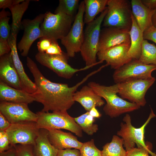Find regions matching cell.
<instances>
[{
    "mask_svg": "<svg viewBox=\"0 0 156 156\" xmlns=\"http://www.w3.org/2000/svg\"><path fill=\"white\" fill-rule=\"evenodd\" d=\"M26 61L37 88L36 91L31 94L36 101L43 105L41 111L43 112H67L75 103L73 95L78 88L90 77L99 72L97 70L91 72L80 81L70 87L67 84L53 82L47 79L29 57H27Z\"/></svg>",
    "mask_w": 156,
    "mask_h": 156,
    "instance_id": "obj_1",
    "label": "cell"
},
{
    "mask_svg": "<svg viewBox=\"0 0 156 156\" xmlns=\"http://www.w3.org/2000/svg\"><path fill=\"white\" fill-rule=\"evenodd\" d=\"M88 86L92 88L98 95L104 98L106 104L103 108L105 114L111 118L139 109L140 107L136 104L129 102L119 97L117 84L106 86L91 81Z\"/></svg>",
    "mask_w": 156,
    "mask_h": 156,
    "instance_id": "obj_2",
    "label": "cell"
},
{
    "mask_svg": "<svg viewBox=\"0 0 156 156\" xmlns=\"http://www.w3.org/2000/svg\"><path fill=\"white\" fill-rule=\"evenodd\" d=\"M107 12L106 7L99 16L87 24L84 32L83 43L80 52L86 66L96 65L103 62L96 61L101 26Z\"/></svg>",
    "mask_w": 156,
    "mask_h": 156,
    "instance_id": "obj_3",
    "label": "cell"
},
{
    "mask_svg": "<svg viewBox=\"0 0 156 156\" xmlns=\"http://www.w3.org/2000/svg\"><path fill=\"white\" fill-rule=\"evenodd\" d=\"M107 6V12L103 26L130 31L132 24L131 2L127 0H108Z\"/></svg>",
    "mask_w": 156,
    "mask_h": 156,
    "instance_id": "obj_4",
    "label": "cell"
},
{
    "mask_svg": "<svg viewBox=\"0 0 156 156\" xmlns=\"http://www.w3.org/2000/svg\"><path fill=\"white\" fill-rule=\"evenodd\" d=\"M36 123L40 129L47 130L64 129L74 133L77 136H82V130L75 122L74 118L67 112H37Z\"/></svg>",
    "mask_w": 156,
    "mask_h": 156,
    "instance_id": "obj_5",
    "label": "cell"
},
{
    "mask_svg": "<svg viewBox=\"0 0 156 156\" xmlns=\"http://www.w3.org/2000/svg\"><path fill=\"white\" fill-rule=\"evenodd\" d=\"M73 17L63 13L53 14L50 11L47 12L40 25L43 37L57 41L61 40L69 32Z\"/></svg>",
    "mask_w": 156,
    "mask_h": 156,
    "instance_id": "obj_6",
    "label": "cell"
},
{
    "mask_svg": "<svg viewBox=\"0 0 156 156\" xmlns=\"http://www.w3.org/2000/svg\"><path fill=\"white\" fill-rule=\"evenodd\" d=\"M149 117L145 122L140 127L136 128L133 126L131 123V116L126 114L123 120L125 122H121L120 129L117 131V135L120 136L124 142L123 145L125 150L127 151L135 147V144L137 147H144L151 150L144 141L145 129L151 120L156 117L152 109Z\"/></svg>",
    "mask_w": 156,
    "mask_h": 156,
    "instance_id": "obj_7",
    "label": "cell"
},
{
    "mask_svg": "<svg viewBox=\"0 0 156 156\" xmlns=\"http://www.w3.org/2000/svg\"><path fill=\"white\" fill-rule=\"evenodd\" d=\"M155 78L133 79L125 81L117 84L118 94L123 99H126L131 102L141 106L146 103V94L154 83Z\"/></svg>",
    "mask_w": 156,
    "mask_h": 156,
    "instance_id": "obj_8",
    "label": "cell"
},
{
    "mask_svg": "<svg viewBox=\"0 0 156 156\" xmlns=\"http://www.w3.org/2000/svg\"><path fill=\"white\" fill-rule=\"evenodd\" d=\"M84 1L79 4L71 27L68 34L61 40V44L65 47L69 57H74L76 53L80 52L84 37Z\"/></svg>",
    "mask_w": 156,
    "mask_h": 156,
    "instance_id": "obj_9",
    "label": "cell"
},
{
    "mask_svg": "<svg viewBox=\"0 0 156 156\" xmlns=\"http://www.w3.org/2000/svg\"><path fill=\"white\" fill-rule=\"evenodd\" d=\"M69 57L64 52L59 55H50L38 52L36 60L40 64L53 70L59 76L66 79L71 78L77 72L87 70L94 66H86L80 69L74 68L68 63Z\"/></svg>",
    "mask_w": 156,
    "mask_h": 156,
    "instance_id": "obj_10",
    "label": "cell"
},
{
    "mask_svg": "<svg viewBox=\"0 0 156 156\" xmlns=\"http://www.w3.org/2000/svg\"><path fill=\"white\" fill-rule=\"evenodd\" d=\"M156 70V66L147 65L139 60L132 59L118 69L116 70L113 78L116 83L133 79H146L153 77L151 73Z\"/></svg>",
    "mask_w": 156,
    "mask_h": 156,
    "instance_id": "obj_11",
    "label": "cell"
},
{
    "mask_svg": "<svg viewBox=\"0 0 156 156\" xmlns=\"http://www.w3.org/2000/svg\"><path fill=\"white\" fill-rule=\"evenodd\" d=\"M40 129L36 122H26L11 124L6 130L10 145L34 146Z\"/></svg>",
    "mask_w": 156,
    "mask_h": 156,
    "instance_id": "obj_12",
    "label": "cell"
},
{
    "mask_svg": "<svg viewBox=\"0 0 156 156\" xmlns=\"http://www.w3.org/2000/svg\"><path fill=\"white\" fill-rule=\"evenodd\" d=\"M44 17V14H40L33 19H24L22 21L21 29L24 30L23 34L17 45L22 56H27L34 42L43 37L40 25Z\"/></svg>",
    "mask_w": 156,
    "mask_h": 156,
    "instance_id": "obj_13",
    "label": "cell"
},
{
    "mask_svg": "<svg viewBox=\"0 0 156 156\" xmlns=\"http://www.w3.org/2000/svg\"><path fill=\"white\" fill-rule=\"evenodd\" d=\"M0 112L11 124L26 122H36L38 115L31 111L28 104L0 102Z\"/></svg>",
    "mask_w": 156,
    "mask_h": 156,
    "instance_id": "obj_14",
    "label": "cell"
},
{
    "mask_svg": "<svg viewBox=\"0 0 156 156\" xmlns=\"http://www.w3.org/2000/svg\"><path fill=\"white\" fill-rule=\"evenodd\" d=\"M130 45L122 44L99 51L97 54L98 59L99 61H105L112 68L118 69L132 59L128 54Z\"/></svg>",
    "mask_w": 156,
    "mask_h": 156,
    "instance_id": "obj_15",
    "label": "cell"
},
{
    "mask_svg": "<svg viewBox=\"0 0 156 156\" xmlns=\"http://www.w3.org/2000/svg\"><path fill=\"white\" fill-rule=\"evenodd\" d=\"M129 31L115 27H106L101 30L99 52L122 44H130Z\"/></svg>",
    "mask_w": 156,
    "mask_h": 156,
    "instance_id": "obj_16",
    "label": "cell"
},
{
    "mask_svg": "<svg viewBox=\"0 0 156 156\" xmlns=\"http://www.w3.org/2000/svg\"><path fill=\"white\" fill-rule=\"evenodd\" d=\"M17 36L10 34L8 40L11 48L12 56L14 64L19 76L22 90L30 94L34 93L37 88L33 82L26 73L22 63L19 58L17 51Z\"/></svg>",
    "mask_w": 156,
    "mask_h": 156,
    "instance_id": "obj_17",
    "label": "cell"
},
{
    "mask_svg": "<svg viewBox=\"0 0 156 156\" xmlns=\"http://www.w3.org/2000/svg\"><path fill=\"white\" fill-rule=\"evenodd\" d=\"M0 79L11 87L23 90L11 52L0 57Z\"/></svg>",
    "mask_w": 156,
    "mask_h": 156,
    "instance_id": "obj_18",
    "label": "cell"
},
{
    "mask_svg": "<svg viewBox=\"0 0 156 156\" xmlns=\"http://www.w3.org/2000/svg\"><path fill=\"white\" fill-rule=\"evenodd\" d=\"M48 130L49 141L58 150L72 148L80 150L83 144L70 133L64 132L60 129Z\"/></svg>",
    "mask_w": 156,
    "mask_h": 156,
    "instance_id": "obj_19",
    "label": "cell"
},
{
    "mask_svg": "<svg viewBox=\"0 0 156 156\" xmlns=\"http://www.w3.org/2000/svg\"><path fill=\"white\" fill-rule=\"evenodd\" d=\"M0 101L28 105L36 100L31 94L11 87L0 81Z\"/></svg>",
    "mask_w": 156,
    "mask_h": 156,
    "instance_id": "obj_20",
    "label": "cell"
},
{
    "mask_svg": "<svg viewBox=\"0 0 156 156\" xmlns=\"http://www.w3.org/2000/svg\"><path fill=\"white\" fill-rule=\"evenodd\" d=\"M73 99L80 103L87 112L94 107H100L105 104L102 98L88 85L83 86L80 90L76 91Z\"/></svg>",
    "mask_w": 156,
    "mask_h": 156,
    "instance_id": "obj_21",
    "label": "cell"
},
{
    "mask_svg": "<svg viewBox=\"0 0 156 156\" xmlns=\"http://www.w3.org/2000/svg\"><path fill=\"white\" fill-rule=\"evenodd\" d=\"M131 3L132 14L139 27L143 32L153 25L152 18L154 10L148 8L142 3L141 0H132Z\"/></svg>",
    "mask_w": 156,
    "mask_h": 156,
    "instance_id": "obj_22",
    "label": "cell"
},
{
    "mask_svg": "<svg viewBox=\"0 0 156 156\" xmlns=\"http://www.w3.org/2000/svg\"><path fill=\"white\" fill-rule=\"evenodd\" d=\"M131 17L132 24L129 31L131 43L128 54L132 59L139 60L141 55L142 45L144 40L143 32L138 25L133 14Z\"/></svg>",
    "mask_w": 156,
    "mask_h": 156,
    "instance_id": "obj_23",
    "label": "cell"
},
{
    "mask_svg": "<svg viewBox=\"0 0 156 156\" xmlns=\"http://www.w3.org/2000/svg\"><path fill=\"white\" fill-rule=\"evenodd\" d=\"M47 130L40 129L33 146L35 156H56L58 150L51 144L48 137Z\"/></svg>",
    "mask_w": 156,
    "mask_h": 156,
    "instance_id": "obj_24",
    "label": "cell"
},
{
    "mask_svg": "<svg viewBox=\"0 0 156 156\" xmlns=\"http://www.w3.org/2000/svg\"><path fill=\"white\" fill-rule=\"evenodd\" d=\"M30 0H24L21 3L12 5L9 8L12 16L10 34L17 36L21 29L22 17L28 8Z\"/></svg>",
    "mask_w": 156,
    "mask_h": 156,
    "instance_id": "obj_25",
    "label": "cell"
},
{
    "mask_svg": "<svg viewBox=\"0 0 156 156\" xmlns=\"http://www.w3.org/2000/svg\"><path fill=\"white\" fill-rule=\"evenodd\" d=\"M108 0H84V23L92 21L96 16L106 8Z\"/></svg>",
    "mask_w": 156,
    "mask_h": 156,
    "instance_id": "obj_26",
    "label": "cell"
},
{
    "mask_svg": "<svg viewBox=\"0 0 156 156\" xmlns=\"http://www.w3.org/2000/svg\"><path fill=\"white\" fill-rule=\"evenodd\" d=\"M123 144L122 138L114 135L111 141L103 146L102 156H127V152L123 147Z\"/></svg>",
    "mask_w": 156,
    "mask_h": 156,
    "instance_id": "obj_27",
    "label": "cell"
},
{
    "mask_svg": "<svg viewBox=\"0 0 156 156\" xmlns=\"http://www.w3.org/2000/svg\"><path fill=\"white\" fill-rule=\"evenodd\" d=\"M74 119L82 131L88 135H92L98 129V125L94 123L95 118L89 114V112L74 118Z\"/></svg>",
    "mask_w": 156,
    "mask_h": 156,
    "instance_id": "obj_28",
    "label": "cell"
},
{
    "mask_svg": "<svg viewBox=\"0 0 156 156\" xmlns=\"http://www.w3.org/2000/svg\"><path fill=\"white\" fill-rule=\"evenodd\" d=\"M139 60L144 64L156 66V46L144 40L141 55Z\"/></svg>",
    "mask_w": 156,
    "mask_h": 156,
    "instance_id": "obj_29",
    "label": "cell"
},
{
    "mask_svg": "<svg viewBox=\"0 0 156 156\" xmlns=\"http://www.w3.org/2000/svg\"><path fill=\"white\" fill-rule=\"evenodd\" d=\"M79 0H60L54 14L62 13L73 16L79 7Z\"/></svg>",
    "mask_w": 156,
    "mask_h": 156,
    "instance_id": "obj_30",
    "label": "cell"
},
{
    "mask_svg": "<svg viewBox=\"0 0 156 156\" xmlns=\"http://www.w3.org/2000/svg\"><path fill=\"white\" fill-rule=\"evenodd\" d=\"M10 12L3 9L0 12V38L8 40L10 35L11 27L9 24Z\"/></svg>",
    "mask_w": 156,
    "mask_h": 156,
    "instance_id": "obj_31",
    "label": "cell"
},
{
    "mask_svg": "<svg viewBox=\"0 0 156 156\" xmlns=\"http://www.w3.org/2000/svg\"><path fill=\"white\" fill-rule=\"evenodd\" d=\"M79 151L80 156H102V151L95 146L93 139L83 143Z\"/></svg>",
    "mask_w": 156,
    "mask_h": 156,
    "instance_id": "obj_32",
    "label": "cell"
},
{
    "mask_svg": "<svg viewBox=\"0 0 156 156\" xmlns=\"http://www.w3.org/2000/svg\"><path fill=\"white\" fill-rule=\"evenodd\" d=\"M13 146L15 149L16 156H35L33 145L18 144Z\"/></svg>",
    "mask_w": 156,
    "mask_h": 156,
    "instance_id": "obj_33",
    "label": "cell"
},
{
    "mask_svg": "<svg viewBox=\"0 0 156 156\" xmlns=\"http://www.w3.org/2000/svg\"><path fill=\"white\" fill-rule=\"evenodd\" d=\"M127 156H156V154L152 152L151 150L144 147H134L127 151Z\"/></svg>",
    "mask_w": 156,
    "mask_h": 156,
    "instance_id": "obj_34",
    "label": "cell"
},
{
    "mask_svg": "<svg viewBox=\"0 0 156 156\" xmlns=\"http://www.w3.org/2000/svg\"><path fill=\"white\" fill-rule=\"evenodd\" d=\"M12 147L6 131H0V153L6 151Z\"/></svg>",
    "mask_w": 156,
    "mask_h": 156,
    "instance_id": "obj_35",
    "label": "cell"
},
{
    "mask_svg": "<svg viewBox=\"0 0 156 156\" xmlns=\"http://www.w3.org/2000/svg\"><path fill=\"white\" fill-rule=\"evenodd\" d=\"M39 39L37 44L38 52L45 53L50 47L53 40L44 37Z\"/></svg>",
    "mask_w": 156,
    "mask_h": 156,
    "instance_id": "obj_36",
    "label": "cell"
},
{
    "mask_svg": "<svg viewBox=\"0 0 156 156\" xmlns=\"http://www.w3.org/2000/svg\"><path fill=\"white\" fill-rule=\"evenodd\" d=\"M144 40H149L156 44V27L152 25L145 30L143 32Z\"/></svg>",
    "mask_w": 156,
    "mask_h": 156,
    "instance_id": "obj_37",
    "label": "cell"
},
{
    "mask_svg": "<svg viewBox=\"0 0 156 156\" xmlns=\"http://www.w3.org/2000/svg\"><path fill=\"white\" fill-rule=\"evenodd\" d=\"M63 52L57 41L53 40L50 47L45 53L50 55H59L62 54Z\"/></svg>",
    "mask_w": 156,
    "mask_h": 156,
    "instance_id": "obj_38",
    "label": "cell"
},
{
    "mask_svg": "<svg viewBox=\"0 0 156 156\" xmlns=\"http://www.w3.org/2000/svg\"><path fill=\"white\" fill-rule=\"evenodd\" d=\"M79 150L67 149L58 150L56 156H80Z\"/></svg>",
    "mask_w": 156,
    "mask_h": 156,
    "instance_id": "obj_39",
    "label": "cell"
},
{
    "mask_svg": "<svg viewBox=\"0 0 156 156\" xmlns=\"http://www.w3.org/2000/svg\"><path fill=\"white\" fill-rule=\"evenodd\" d=\"M11 51L8 40L0 38V56L9 53Z\"/></svg>",
    "mask_w": 156,
    "mask_h": 156,
    "instance_id": "obj_40",
    "label": "cell"
},
{
    "mask_svg": "<svg viewBox=\"0 0 156 156\" xmlns=\"http://www.w3.org/2000/svg\"><path fill=\"white\" fill-rule=\"evenodd\" d=\"M11 124L0 112V131H6Z\"/></svg>",
    "mask_w": 156,
    "mask_h": 156,
    "instance_id": "obj_41",
    "label": "cell"
},
{
    "mask_svg": "<svg viewBox=\"0 0 156 156\" xmlns=\"http://www.w3.org/2000/svg\"><path fill=\"white\" fill-rule=\"evenodd\" d=\"M141 1L149 9L154 10L156 8V0H141Z\"/></svg>",
    "mask_w": 156,
    "mask_h": 156,
    "instance_id": "obj_42",
    "label": "cell"
},
{
    "mask_svg": "<svg viewBox=\"0 0 156 156\" xmlns=\"http://www.w3.org/2000/svg\"><path fill=\"white\" fill-rule=\"evenodd\" d=\"M13 0H0V8L5 10L13 5Z\"/></svg>",
    "mask_w": 156,
    "mask_h": 156,
    "instance_id": "obj_43",
    "label": "cell"
},
{
    "mask_svg": "<svg viewBox=\"0 0 156 156\" xmlns=\"http://www.w3.org/2000/svg\"><path fill=\"white\" fill-rule=\"evenodd\" d=\"M0 156H16L15 151L14 147L12 146L8 150L0 153Z\"/></svg>",
    "mask_w": 156,
    "mask_h": 156,
    "instance_id": "obj_44",
    "label": "cell"
},
{
    "mask_svg": "<svg viewBox=\"0 0 156 156\" xmlns=\"http://www.w3.org/2000/svg\"><path fill=\"white\" fill-rule=\"evenodd\" d=\"M89 112V114L95 118H99L101 116V114L95 107H93Z\"/></svg>",
    "mask_w": 156,
    "mask_h": 156,
    "instance_id": "obj_45",
    "label": "cell"
},
{
    "mask_svg": "<svg viewBox=\"0 0 156 156\" xmlns=\"http://www.w3.org/2000/svg\"><path fill=\"white\" fill-rule=\"evenodd\" d=\"M152 22L153 25L156 27V8L154 10V13L152 16Z\"/></svg>",
    "mask_w": 156,
    "mask_h": 156,
    "instance_id": "obj_46",
    "label": "cell"
}]
</instances>
